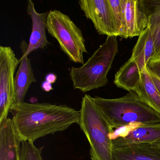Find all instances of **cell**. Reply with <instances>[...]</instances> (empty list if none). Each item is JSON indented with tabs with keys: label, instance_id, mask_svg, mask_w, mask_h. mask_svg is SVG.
<instances>
[{
	"label": "cell",
	"instance_id": "16",
	"mask_svg": "<svg viewBox=\"0 0 160 160\" xmlns=\"http://www.w3.org/2000/svg\"><path fill=\"white\" fill-rule=\"evenodd\" d=\"M154 41L155 52L152 59H160V0H141Z\"/></svg>",
	"mask_w": 160,
	"mask_h": 160
},
{
	"label": "cell",
	"instance_id": "2",
	"mask_svg": "<svg viewBox=\"0 0 160 160\" xmlns=\"http://www.w3.org/2000/svg\"><path fill=\"white\" fill-rule=\"evenodd\" d=\"M93 102L113 129L131 124H160V114L152 108L136 92H129L116 99L95 96Z\"/></svg>",
	"mask_w": 160,
	"mask_h": 160
},
{
	"label": "cell",
	"instance_id": "24",
	"mask_svg": "<svg viewBox=\"0 0 160 160\" xmlns=\"http://www.w3.org/2000/svg\"><path fill=\"white\" fill-rule=\"evenodd\" d=\"M151 144L154 145L155 147H157L159 150H160V140L156 141V142H154V143H152V144Z\"/></svg>",
	"mask_w": 160,
	"mask_h": 160
},
{
	"label": "cell",
	"instance_id": "18",
	"mask_svg": "<svg viewBox=\"0 0 160 160\" xmlns=\"http://www.w3.org/2000/svg\"><path fill=\"white\" fill-rule=\"evenodd\" d=\"M115 21L118 35L125 38V25L122 0H108Z\"/></svg>",
	"mask_w": 160,
	"mask_h": 160
},
{
	"label": "cell",
	"instance_id": "22",
	"mask_svg": "<svg viewBox=\"0 0 160 160\" xmlns=\"http://www.w3.org/2000/svg\"><path fill=\"white\" fill-rule=\"evenodd\" d=\"M52 85V84L51 83L48 82L46 80H45L42 83L41 87H42V89L43 90L46 92H50V91L53 89Z\"/></svg>",
	"mask_w": 160,
	"mask_h": 160
},
{
	"label": "cell",
	"instance_id": "11",
	"mask_svg": "<svg viewBox=\"0 0 160 160\" xmlns=\"http://www.w3.org/2000/svg\"><path fill=\"white\" fill-rule=\"evenodd\" d=\"M160 140V123L141 125L130 131L127 135L112 140L113 147L119 148L138 144H151Z\"/></svg>",
	"mask_w": 160,
	"mask_h": 160
},
{
	"label": "cell",
	"instance_id": "10",
	"mask_svg": "<svg viewBox=\"0 0 160 160\" xmlns=\"http://www.w3.org/2000/svg\"><path fill=\"white\" fill-rule=\"evenodd\" d=\"M21 144L12 119L0 122V160H20Z\"/></svg>",
	"mask_w": 160,
	"mask_h": 160
},
{
	"label": "cell",
	"instance_id": "8",
	"mask_svg": "<svg viewBox=\"0 0 160 160\" xmlns=\"http://www.w3.org/2000/svg\"><path fill=\"white\" fill-rule=\"evenodd\" d=\"M27 12L31 18L32 29L28 44L24 40L21 42L20 48L22 53L28 56L35 50L44 49L50 43L46 34L48 12H38L35 9L33 2L28 0L27 3Z\"/></svg>",
	"mask_w": 160,
	"mask_h": 160
},
{
	"label": "cell",
	"instance_id": "14",
	"mask_svg": "<svg viewBox=\"0 0 160 160\" xmlns=\"http://www.w3.org/2000/svg\"><path fill=\"white\" fill-rule=\"evenodd\" d=\"M142 71L136 62L130 58L116 73L115 85L129 92H136L138 89L141 78Z\"/></svg>",
	"mask_w": 160,
	"mask_h": 160
},
{
	"label": "cell",
	"instance_id": "3",
	"mask_svg": "<svg viewBox=\"0 0 160 160\" xmlns=\"http://www.w3.org/2000/svg\"><path fill=\"white\" fill-rule=\"evenodd\" d=\"M118 52L117 37L107 36L84 64L71 68L70 76L73 88L85 93L106 86L108 74Z\"/></svg>",
	"mask_w": 160,
	"mask_h": 160
},
{
	"label": "cell",
	"instance_id": "20",
	"mask_svg": "<svg viewBox=\"0 0 160 160\" xmlns=\"http://www.w3.org/2000/svg\"><path fill=\"white\" fill-rule=\"evenodd\" d=\"M147 67L148 71L160 78V59L151 60Z\"/></svg>",
	"mask_w": 160,
	"mask_h": 160
},
{
	"label": "cell",
	"instance_id": "6",
	"mask_svg": "<svg viewBox=\"0 0 160 160\" xmlns=\"http://www.w3.org/2000/svg\"><path fill=\"white\" fill-rule=\"evenodd\" d=\"M19 63L11 47L0 46V122L16 102L15 73Z\"/></svg>",
	"mask_w": 160,
	"mask_h": 160
},
{
	"label": "cell",
	"instance_id": "17",
	"mask_svg": "<svg viewBox=\"0 0 160 160\" xmlns=\"http://www.w3.org/2000/svg\"><path fill=\"white\" fill-rule=\"evenodd\" d=\"M135 92L146 103L160 114V93L147 67L142 70L140 84Z\"/></svg>",
	"mask_w": 160,
	"mask_h": 160
},
{
	"label": "cell",
	"instance_id": "1",
	"mask_svg": "<svg viewBox=\"0 0 160 160\" xmlns=\"http://www.w3.org/2000/svg\"><path fill=\"white\" fill-rule=\"evenodd\" d=\"M11 112L14 126L21 142L34 143L48 135L62 132L79 124L80 112L65 105L50 103L14 104Z\"/></svg>",
	"mask_w": 160,
	"mask_h": 160
},
{
	"label": "cell",
	"instance_id": "19",
	"mask_svg": "<svg viewBox=\"0 0 160 160\" xmlns=\"http://www.w3.org/2000/svg\"><path fill=\"white\" fill-rule=\"evenodd\" d=\"M42 149L43 148H37L34 143L23 141L20 148V160H43Z\"/></svg>",
	"mask_w": 160,
	"mask_h": 160
},
{
	"label": "cell",
	"instance_id": "15",
	"mask_svg": "<svg viewBox=\"0 0 160 160\" xmlns=\"http://www.w3.org/2000/svg\"><path fill=\"white\" fill-rule=\"evenodd\" d=\"M155 52L154 41L149 28H148L139 35L138 40L135 45L132 59L138 65L140 70L147 67L149 62L152 59Z\"/></svg>",
	"mask_w": 160,
	"mask_h": 160
},
{
	"label": "cell",
	"instance_id": "13",
	"mask_svg": "<svg viewBox=\"0 0 160 160\" xmlns=\"http://www.w3.org/2000/svg\"><path fill=\"white\" fill-rule=\"evenodd\" d=\"M19 61L20 65L15 77L16 101L15 104L25 102V97L28 89L32 83L37 82L31 61L28 56L22 53Z\"/></svg>",
	"mask_w": 160,
	"mask_h": 160
},
{
	"label": "cell",
	"instance_id": "23",
	"mask_svg": "<svg viewBox=\"0 0 160 160\" xmlns=\"http://www.w3.org/2000/svg\"><path fill=\"white\" fill-rule=\"evenodd\" d=\"M57 80V76L53 73L48 74L45 76V80L51 84H54Z\"/></svg>",
	"mask_w": 160,
	"mask_h": 160
},
{
	"label": "cell",
	"instance_id": "4",
	"mask_svg": "<svg viewBox=\"0 0 160 160\" xmlns=\"http://www.w3.org/2000/svg\"><path fill=\"white\" fill-rule=\"evenodd\" d=\"M79 125L90 147L91 160H113V128L93 102L86 94L81 103Z\"/></svg>",
	"mask_w": 160,
	"mask_h": 160
},
{
	"label": "cell",
	"instance_id": "7",
	"mask_svg": "<svg viewBox=\"0 0 160 160\" xmlns=\"http://www.w3.org/2000/svg\"><path fill=\"white\" fill-rule=\"evenodd\" d=\"M78 4L99 34L118 36L108 0H80Z\"/></svg>",
	"mask_w": 160,
	"mask_h": 160
},
{
	"label": "cell",
	"instance_id": "12",
	"mask_svg": "<svg viewBox=\"0 0 160 160\" xmlns=\"http://www.w3.org/2000/svg\"><path fill=\"white\" fill-rule=\"evenodd\" d=\"M112 152L113 160H160V150L152 144L113 147Z\"/></svg>",
	"mask_w": 160,
	"mask_h": 160
},
{
	"label": "cell",
	"instance_id": "9",
	"mask_svg": "<svg viewBox=\"0 0 160 160\" xmlns=\"http://www.w3.org/2000/svg\"><path fill=\"white\" fill-rule=\"evenodd\" d=\"M125 25V39L139 36L148 28V18L141 0H122Z\"/></svg>",
	"mask_w": 160,
	"mask_h": 160
},
{
	"label": "cell",
	"instance_id": "21",
	"mask_svg": "<svg viewBox=\"0 0 160 160\" xmlns=\"http://www.w3.org/2000/svg\"><path fill=\"white\" fill-rule=\"evenodd\" d=\"M148 71L152 79L153 82H154V84H155L156 88L158 89V91H159V92L160 93V78L157 77L155 74L152 73V72H150L148 70Z\"/></svg>",
	"mask_w": 160,
	"mask_h": 160
},
{
	"label": "cell",
	"instance_id": "5",
	"mask_svg": "<svg viewBox=\"0 0 160 160\" xmlns=\"http://www.w3.org/2000/svg\"><path fill=\"white\" fill-rule=\"evenodd\" d=\"M47 31L55 38L61 50L71 61L83 65L84 54L88 53L83 32L70 17L59 10L48 12Z\"/></svg>",
	"mask_w": 160,
	"mask_h": 160
}]
</instances>
